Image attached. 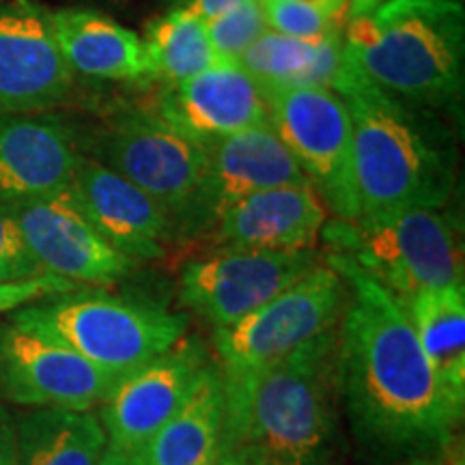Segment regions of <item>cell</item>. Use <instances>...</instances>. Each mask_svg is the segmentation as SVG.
Returning <instances> with one entry per match:
<instances>
[{
    "mask_svg": "<svg viewBox=\"0 0 465 465\" xmlns=\"http://www.w3.org/2000/svg\"><path fill=\"white\" fill-rule=\"evenodd\" d=\"M323 261L347 284L336 381L353 435L388 457L446 449L463 410L435 380L403 304L351 259L328 252Z\"/></svg>",
    "mask_w": 465,
    "mask_h": 465,
    "instance_id": "6da1fadb",
    "label": "cell"
},
{
    "mask_svg": "<svg viewBox=\"0 0 465 465\" xmlns=\"http://www.w3.org/2000/svg\"><path fill=\"white\" fill-rule=\"evenodd\" d=\"M332 91L351 121L362 213L440 209L457 183V134L444 114L392 95L345 56Z\"/></svg>",
    "mask_w": 465,
    "mask_h": 465,
    "instance_id": "7a4b0ae2",
    "label": "cell"
},
{
    "mask_svg": "<svg viewBox=\"0 0 465 465\" xmlns=\"http://www.w3.org/2000/svg\"><path fill=\"white\" fill-rule=\"evenodd\" d=\"M339 325L261 373L224 383L218 457L240 452L254 465H323L334 438Z\"/></svg>",
    "mask_w": 465,
    "mask_h": 465,
    "instance_id": "3957f363",
    "label": "cell"
},
{
    "mask_svg": "<svg viewBox=\"0 0 465 465\" xmlns=\"http://www.w3.org/2000/svg\"><path fill=\"white\" fill-rule=\"evenodd\" d=\"M345 56L401 100L461 116L465 7L461 0H386L349 17Z\"/></svg>",
    "mask_w": 465,
    "mask_h": 465,
    "instance_id": "277c9868",
    "label": "cell"
},
{
    "mask_svg": "<svg viewBox=\"0 0 465 465\" xmlns=\"http://www.w3.org/2000/svg\"><path fill=\"white\" fill-rule=\"evenodd\" d=\"M11 323L74 349L108 373L125 375L182 341L188 317L83 287L15 308Z\"/></svg>",
    "mask_w": 465,
    "mask_h": 465,
    "instance_id": "5b68a950",
    "label": "cell"
},
{
    "mask_svg": "<svg viewBox=\"0 0 465 465\" xmlns=\"http://www.w3.org/2000/svg\"><path fill=\"white\" fill-rule=\"evenodd\" d=\"M328 252L351 259L401 304L429 289L463 284V246L440 209H394L325 223Z\"/></svg>",
    "mask_w": 465,
    "mask_h": 465,
    "instance_id": "8992f818",
    "label": "cell"
},
{
    "mask_svg": "<svg viewBox=\"0 0 465 465\" xmlns=\"http://www.w3.org/2000/svg\"><path fill=\"white\" fill-rule=\"evenodd\" d=\"M345 302V281L323 261L237 323L213 330L223 381L248 380L308 341L334 330Z\"/></svg>",
    "mask_w": 465,
    "mask_h": 465,
    "instance_id": "52a82bcc",
    "label": "cell"
},
{
    "mask_svg": "<svg viewBox=\"0 0 465 465\" xmlns=\"http://www.w3.org/2000/svg\"><path fill=\"white\" fill-rule=\"evenodd\" d=\"M84 153L149 194L177 231L188 218L207 166V149L147 108H130L84 136Z\"/></svg>",
    "mask_w": 465,
    "mask_h": 465,
    "instance_id": "ba28073f",
    "label": "cell"
},
{
    "mask_svg": "<svg viewBox=\"0 0 465 465\" xmlns=\"http://www.w3.org/2000/svg\"><path fill=\"white\" fill-rule=\"evenodd\" d=\"M270 124L336 220H356L351 121L332 89H284L267 95Z\"/></svg>",
    "mask_w": 465,
    "mask_h": 465,
    "instance_id": "9c48e42d",
    "label": "cell"
},
{
    "mask_svg": "<svg viewBox=\"0 0 465 465\" xmlns=\"http://www.w3.org/2000/svg\"><path fill=\"white\" fill-rule=\"evenodd\" d=\"M323 263L312 250L216 248L179 272V302L213 330L229 328Z\"/></svg>",
    "mask_w": 465,
    "mask_h": 465,
    "instance_id": "30bf717a",
    "label": "cell"
},
{
    "mask_svg": "<svg viewBox=\"0 0 465 465\" xmlns=\"http://www.w3.org/2000/svg\"><path fill=\"white\" fill-rule=\"evenodd\" d=\"M119 377L22 325L0 330V394L15 405L93 410Z\"/></svg>",
    "mask_w": 465,
    "mask_h": 465,
    "instance_id": "8fae6325",
    "label": "cell"
},
{
    "mask_svg": "<svg viewBox=\"0 0 465 465\" xmlns=\"http://www.w3.org/2000/svg\"><path fill=\"white\" fill-rule=\"evenodd\" d=\"M212 362L199 339L183 336L158 358L121 375L97 416L110 444L141 452L188 401Z\"/></svg>",
    "mask_w": 465,
    "mask_h": 465,
    "instance_id": "7c38bea8",
    "label": "cell"
},
{
    "mask_svg": "<svg viewBox=\"0 0 465 465\" xmlns=\"http://www.w3.org/2000/svg\"><path fill=\"white\" fill-rule=\"evenodd\" d=\"M28 250L48 274L83 287H110L136 270L95 231L75 203L72 188L7 207Z\"/></svg>",
    "mask_w": 465,
    "mask_h": 465,
    "instance_id": "4fadbf2b",
    "label": "cell"
},
{
    "mask_svg": "<svg viewBox=\"0 0 465 465\" xmlns=\"http://www.w3.org/2000/svg\"><path fill=\"white\" fill-rule=\"evenodd\" d=\"M304 183L311 185L272 124L232 134L207 147L205 173L177 242L205 237L224 207L252 192Z\"/></svg>",
    "mask_w": 465,
    "mask_h": 465,
    "instance_id": "5bb4252c",
    "label": "cell"
},
{
    "mask_svg": "<svg viewBox=\"0 0 465 465\" xmlns=\"http://www.w3.org/2000/svg\"><path fill=\"white\" fill-rule=\"evenodd\" d=\"M50 11L31 0L0 7V113H48L74 91Z\"/></svg>",
    "mask_w": 465,
    "mask_h": 465,
    "instance_id": "9a60e30c",
    "label": "cell"
},
{
    "mask_svg": "<svg viewBox=\"0 0 465 465\" xmlns=\"http://www.w3.org/2000/svg\"><path fill=\"white\" fill-rule=\"evenodd\" d=\"M151 113L203 149L270 124L263 89L235 61L223 58L188 80L162 84Z\"/></svg>",
    "mask_w": 465,
    "mask_h": 465,
    "instance_id": "2e32d148",
    "label": "cell"
},
{
    "mask_svg": "<svg viewBox=\"0 0 465 465\" xmlns=\"http://www.w3.org/2000/svg\"><path fill=\"white\" fill-rule=\"evenodd\" d=\"M83 155V132L65 116L0 113V207L67 190Z\"/></svg>",
    "mask_w": 465,
    "mask_h": 465,
    "instance_id": "e0dca14e",
    "label": "cell"
},
{
    "mask_svg": "<svg viewBox=\"0 0 465 465\" xmlns=\"http://www.w3.org/2000/svg\"><path fill=\"white\" fill-rule=\"evenodd\" d=\"M69 188L86 220L127 259L138 263L166 257L168 243L174 242V224L141 188L86 153Z\"/></svg>",
    "mask_w": 465,
    "mask_h": 465,
    "instance_id": "ac0fdd59",
    "label": "cell"
},
{
    "mask_svg": "<svg viewBox=\"0 0 465 465\" xmlns=\"http://www.w3.org/2000/svg\"><path fill=\"white\" fill-rule=\"evenodd\" d=\"M328 223V209L312 185H278L224 207L205 235L216 248L312 250Z\"/></svg>",
    "mask_w": 465,
    "mask_h": 465,
    "instance_id": "d6986e66",
    "label": "cell"
},
{
    "mask_svg": "<svg viewBox=\"0 0 465 465\" xmlns=\"http://www.w3.org/2000/svg\"><path fill=\"white\" fill-rule=\"evenodd\" d=\"M54 37L74 74L97 80L149 78L147 45L138 33L95 9L50 11Z\"/></svg>",
    "mask_w": 465,
    "mask_h": 465,
    "instance_id": "ffe728a7",
    "label": "cell"
},
{
    "mask_svg": "<svg viewBox=\"0 0 465 465\" xmlns=\"http://www.w3.org/2000/svg\"><path fill=\"white\" fill-rule=\"evenodd\" d=\"M342 58L345 25L341 20L315 39L267 31L235 63L270 95L284 89H332Z\"/></svg>",
    "mask_w": 465,
    "mask_h": 465,
    "instance_id": "44dd1931",
    "label": "cell"
},
{
    "mask_svg": "<svg viewBox=\"0 0 465 465\" xmlns=\"http://www.w3.org/2000/svg\"><path fill=\"white\" fill-rule=\"evenodd\" d=\"M224 429V383L218 364L203 371L177 414L143 446L144 465H213Z\"/></svg>",
    "mask_w": 465,
    "mask_h": 465,
    "instance_id": "7402d4cb",
    "label": "cell"
},
{
    "mask_svg": "<svg viewBox=\"0 0 465 465\" xmlns=\"http://www.w3.org/2000/svg\"><path fill=\"white\" fill-rule=\"evenodd\" d=\"M403 308L435 380L465 410V287L422 291Z\"/></svg>",
    "mask_w": 465,
    "mask_h": 465,
    "instance_id": "603a6c76",
    "label": "cell"
},
{
    "mask_svg": "<svg viewBox=\"0 0 465 465\" xmlns=\"http://www.w3.org/2000/svg\"><path fill=\"white\" fill-rule=\"evenodd\" d=\"M106 444L91 410L31 407L15 418L17 465H95Z\"/></svg>",
    "mask_w": 465,
    "mask_h": 465,
    "instance_id": "cb8c5ba5",
    "label": "cell"
},
{
    "mask_svg": "<svg viewBox=\"0 0 465 465\" xmlns=\"http://www.w3.org/2000/svg\"><path fill=\"white\" fill-rule=\"evenodd\" d=\"M143 42L151 63L149 80H158L160 86L182 83L220 61L209 44L205 20L183 7L151 20Z\"/></svg>",
    "mask_w": 465,
    "mask_h": 465,
    "instance_id": "d4e9b609",
    "label": "cell"
},
{
    "mask_svg": "<svg viewBox=\"0 0 465 465\" xmlns=\"http://www.w3.org/2000/svg\"><path fill=\"white\" fill-rule=\"evenodd\" d=\"M213 52L223 61H237L250 45L270 31L261 0H243L205 22Z\"/></svg>",
    "mask_w": 465,
    "mask_h": 465,
    "instance_id": "484cf974",
    "label": "cell"
},
{
    "mask_svg": "<svg viewBox=\"0 0 465 465\" xmlns=\"http://www.w3.org/2000/svg\"><path fill=\"white\" fill-rule=\"evenodd\" d=\"M270 31L298 39L322 37L342 20V14H332L312 0H274L263 5Z\"/></svg>",
    "mask_w": 465,
    "mask_h": 465,
    "instance_id": "4316f807",
    "label": "cell"
},
{
    "mask_svg": "<svg viewBox=\"0 0 465 465\" xmlns=\"http://www.w3.org/2000/svg\"><path fill=\"white\" fill-rule=\"evenodd\" d=\"M45 274L48 272H44L28 250L15 218L7 207H0V284L31 281Z\"/></svg>",
    "mask_w": 465,
    "mask_h": 465,
    "instance_id": "83f0119b",
    "label": "cell"
},
{
    "mask_svg": "<svg viewBox=\"0 0 465 465\" xmlns=\"http://www.w3.org/2000/svg\"><path fill=\"white\" fill-rule=\"evenodd\" d=\"M83 289V284H75L67 278L61 276H39L31 278V281H20V282H5L0 284V315L3 312L15 311V308L31 304V302L50 298V295L58 293H69V291Z\"/></svg>",
    "mask_w": 465,
    "mask_h": 465,
    "instance_id": "f1b7e54d",
    "label": "cell"
},
{
    "mask_svg": "<svg viewBox=\"0 0 465 465\" xmlns=\"http://www.w3.org/2000/svg\"><path fill=\"white\" fill-rule=\"evenodd\" d=\"M0 465H17L15 418L0 405Z\"/></svg>",
    "mask_w": 465,
    "mask_h": 465,
    "instance_id": "f546056e",
    "label": "cell"
},
{
    "mask_svg": "<svg viewBox=\"0 0 465 465\" xmlns=\"http://www.w3.org/2000/svg\"><path fill=\"white\" fill-rule=\"evenodd\" d=\"M240 3H243V0H190L183 9H188L190 14H194L196 17H201V20L207 22V20H212V17L229 11L231 7H235V5H240Z\"/></svg>",
    "mask_w": 465,
    "mask_h": 465,
    "instance_id": "4dcf8cb0",
    "label": "cell"
},
{
    "mask_svg": "<svg viewBox=\"0 0 465 465\" xmlns=\"http://www.w3.org/2000/svg\"><path fill=\"white\" fill-rule=\"evenodd\" d=\"M95 465H144V463H143L141 452L125 450L121 449V446H114L108 441L106 449L102 450V455L95 461Z\"/></svg>",
    "mask_w": 465,
    "mask_h": 465,
    "instance_id": "1f68e13d",
    "label": "cell"
},
{
    "mask_svg": "<svg viewBox=\"0 0 465 465\" xmlns=\"http://www.w3.org/2000/svg\"><path fill=\"white\" fill-rule=\"evenodd\" d=\"M383 3H386V0H347V15L349 17L366 15L371 14V11H375Z\"/></svg>",
    "mask_w": 465,
    "mask_h": 465,
    "instance_id": "d6a6232c",
    "label": "cell"
},
{
    "mask_svg": "<svg viewBox=\"0 0 465 465\" xmlns=\"http://www.w3.org/2000/svg\"><path fill=\"white\" fill-rule=\"evenodd\" d=\"M213 465H254L250 459H246L240 452H231V455H224V457H218Z\"/></svg>",
    "mask_w": 465,
    "mask_h": 465,
    "instance_id": "836d02e7",
    "label": "cell"
},
{
    "mask_svg": "<svg viewBox=\"0 0 465 465\" xmlns=\"http://www.w3.org/2000/svg\"><path fill=\"white\" fill-rule=\"evenodd\" d=\"M410 465H455V463L440 461V459H424V461H416V463H410Z\"/></svg>",
    "mask_w": 465,
    "mask_h": 465,
    "instance_id": "e575fe53",
    "label": "cell"
},
{
    "mask_svg": "<svg viewBox=\"0 0 465 465\" xmlns=\"http://www.w3.org/2000/svg\"><path fill=\"white\" fill-rule=\"evenodd\" d=\"M171 9H179V7H185V5L190 3V0H164Z\"/></svg>",
    "mask_w": 465,
    "mask_h": 465,
    "instance_id": "d590c367",
    "label": "cell"
}]
</instances>
